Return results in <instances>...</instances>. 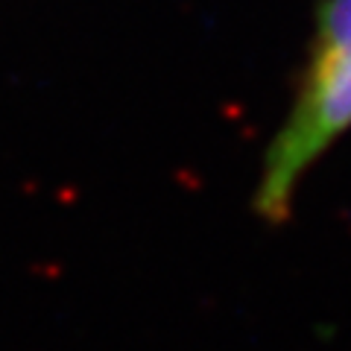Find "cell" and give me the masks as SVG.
Masks as SVG:
<instances>
[{
	"mask_svg": "<svg viewBox=\"0 0 351 351\" xmlns=\"http://www.w3.org/2000/svg\"><path fill=\"white\" fill-rule=\"evenodd\" d=\"M351 129V0H322L299 88L263 156L255 214L284 223L313 164Z\"/></svg>",
	"mask_w": 351,
	"mask_h": 351,
	"instance_id": "6da1fadb",
	"label": "cell"
}]
</instances>
